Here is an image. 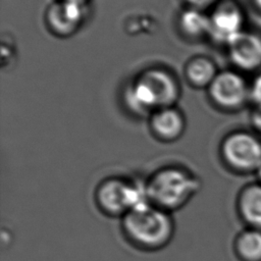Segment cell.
I'll use <instances>...</instances> for the list:
<instances>
[{
    "instance_id": "obj_3",
    "label": "cell",
    "mask_w": 261,
    "mask_h": 261,
    "mask_svg": "<svg viewBox=\"0 0 261 261\" xmlns=\"http://www.w3.org/2000/svg\"><path fill=\"white\" fill-rule=\"evenodd\" d=\"M180 95L175 76L160 67L145 69L128 84L124 102L136 114H151L161 108L174 106Z\"/></svg>"
},
{
    "instance_id": "obj_16",
    "label": "cell",
    "mask_w": 261,
    "mask_h": 261,
    "mask_svg": "<svg viewBox=\"0 0 261 261\" xmlns=\"http://www.w3.org/2000/svg\"><path fill=\"white\" fill-rule=\"evenodd\" d=\"M250 125L255 134H261V108L253 106L249 115Z\"/></svg>"
},
{
    "instance_id": "obj_8",
    "label": "cell",
    "mask_w": 261,
    "mask_h": 261,
    "mask_svg": "<svg viewBox=\"0 0 261 261\" xmlns=\"http://www.w3.org/2000/svg\"><path fill=\"white\" fill-rule=\"evenodd\" d=\"M87 17V4L56 0L46 11L45 20L52 34L61 38L72 36Z\"/></svg>"
},
{
    "instance_id": "obj_11",
    "label": "cell",
    "mask_w": 261,
    "mask_h": 261,
    "mask_svg": "<svg viewBox=\"0 0 261 261\" xmlns=\"http://www.w3.org/2000/svg\"><path fill=\"white\" fill-rule=\"evenodd\" d=\"M238 211L252 228L261 229V184H250L242 189L238 197Z\"/></svg>"
},
{
    "instance_id": "obj_14",
    "label": "cell",
    "mask_w": 261,
    "mask_h": 261,
    "mask_svg": "<svg viewBox=\"0 0 261 261\" xmlns=\"http://www.w3.org/2000/svg\"><path fill=\"white\" fill-rule=\"evenodd\" d=\"M233 249L242 261H261V229L250 227L241 231L234 240Z\"/></svg>"
},
{
    "instance_id": "obj_15",
    "label": "cell",
    "mask_w": 261,
    "mask_h": 261,
    "mask_svg": "<svg viewBox=\"0 0 261 261\" xmlns=\"http://www.w3.org/2000/svg\"><path fill=\"white\" fill-rule=\"evenodd\" d=\"M251 101L253 106L261 108V71L254 77L251 84Z\"/></svg>"
},
{
    "instance_id": "obj_17",
    "label": "cell",
    "mask_w": 261,
    "mask_h": 261,
    "mask_svg": "<svg viewBox=\"0 0 261 261\" xmlns=\"http://www.w3.org/2000/svg\"><path fill=\"white\" fill-rule=\"evenodd\" d=\"M189 7L196 8L199 10L212 8L219 0H184Z\"/></svg>"
},
{
    "instance_id": "obj_2",
    "label": "cell",
    "mask_w": 261,
    "mask_h": 261,
    "mask_svg": "<svg viewBox=\"0 0 261 261\" xmlns=\"http://www.w3.org/2000/svg\"><path fill=\"white\" fill-rule=\"evenodd\" d=\"M147 201L169 213H173L190 203L200 191L202 182L191 170L167 165L152 172L145 180Z\"/></svg>"
},
{
    "instance_id": "obj_20",
    "label": "cell",
    "mask_w": 261,
    "mask_h": 261,
    "mask_svg": "<svg viewBox=\"0 0 261 261\" xmlns=\"http://www.w3.org/2000/svg\"><path fill=\"white\" fill-rule=\"evenodd\" d=\"M65 1H73V2H79V3H84V4H87L89 0H65Z\"/></svg>"
},
{
    "instance_id": "obj_10",
    "label": "cell",
    "mask_w": 261,
    "mask_h": 261,
    "mask_svg": "<svg viewBox=\"0 0 261 261\" xmlns=\"http://www.w3.org/2000/svg\"><path fill=\"white\" fill-rule=\"evenodd\" d=\"M150 128L156 138L164 142H172L181 137L186 128V120L175 106L154 111L150 116Z\"/></svg>"
},
{
    "instance_id": "obj_9",
    "label": "cell",
    "mask_w": 261,
    "mask_h": 261,
    "mask_svg": "<svg viewBox=\"0 0 261 261\" xmlns=\"http://www.w3.org/2000/svg\"><path fill=\"white\" fill-rule=\"evenodd\" d=\"M226 47L229 60L239 70L250 72L261 68V35L245 30Z\"/></svg>"
},
{
    "instance_id": "obj_7",
    "label": "cell",
    "mask_w": 261,
    "mask_h": 261,
    "mask_svg": "<svg viewBox=\"0 0 261 261\" xmlns=\"http://www.w3.org/2000/svg\"><path fill=\"white\" fill-rule=\"evenodd\" d=\"M209 15V37L227 45L237 35L245 31V12L237 0H219Z\"/></svg>"
},
{
    "instance_id": "obj_18",
    "label": "cell",
    "mask_w": 261,
    "mask_h": 261,
    "mask_svg": "<svg viewBox=\"0 0 261 261\" xmlns=\"http://www.w3.org/2000/svg\"><path fill=\"white\" fill-rule=\"evenodd\" d=\"M251 2L253 3V5L259 9L261 11V0H251Z\"/></svg>"
},
{
    "instance_id": "obj_5",
    "label": "cell",
    "mask_w": 261,
    "mask_h": 261,
    "mask_svg": "<svg viewBox=\"0 0 261 261\" xmlns=\"http://www.w3.org/2000/svg\"><path fill=\"white\" fill-rule=\"evenodd\" d=\"M219 153L224 164L234 172H256L261 164V139L248 130H234L221 141Z\"/></svg>"
},
{
    "instance_id": "obj_13",
    "label": "cell",
    "mask_w": 261,
    "mask_h": 261,
    "mask_svg": "<svg viewBox=\"0 0 261 261\" xmlns=\"http://www.w3.org/2000/svg\"><path fill=\"white\" fill-rule=\"evenodd\" d=\"M178 27L180 32L191 39L209 37V15L203 10L188 7L178 16Z\"/></svg>"
},
{
    "instance_id": "obj_4",
    "label": "cell",
    "mask_w": 261,
    "mask_h": 261,
    "mask_svg": "<svg viewBox=\"0 0 261 261\" xmlns=\"http://www.w3.org/2000/svg\"><path fill=\"white\" fill-rule=\"evenodd\" d=\"M93 200L101 214L119 220L139 205L148 202L144 181L117 175L102 179L95 188Z\"/></svg>"
},
{
    "instance_id": "obj_19",
    "label": "cell",
    "mask_w": 261,
    "mask_h": 261,
    "mask_svg": "<svg viewBox=\"0 0 261 261\" xmlns=\"http://www.w3.org/2000/svg\"><path fill=\"white\" fill-rule=\"evenodd\" d=\"M256 175H257V177H258V179H259V182L261 184V164H260V166L258 167V169L256 170Z\"/></svg>"
},
{
    "instance_id": "obj_12",
    "label": "cell",
    "mask_w": 261,
    "mask_h": 261,
    "mask_svg": "<svg viewBox=\"0 0 261 261\" xmlns=\"http://www.w3.org/2000/svg\"><path fill=\"white\" fill-rule=\"evenodd\" d=\"M218 72L215 62L203 55L191 58L185 65V76L196 88L208 89Z\"/></svg>"
},
{
    "instance_id": "obj_6",
    "label": "cell",
    "mask_w": 261,
    "mask_h": 261,
    "mask_svg": "<svg viewBox=\"0 0 261 261\" xmlns=\"http://www.w3.org/2000/svg\"><path fill=\"white\" fill-rule=\"evenodd\" d=\"M207 90L211 101L224 110H239L251 100V85L236 70L219 71Z\"/></svg>"
},
{
    "instance_id": "obj_1",
    "label": "cell",
    "mask_w": 261,
    "mask_h": 261,
    "mask_svg": "<svg viewBox=\"0 0 261 261\" xmlns=\"http://www.w3.org/2000/svg\"><path fill=\"white\" fill-rule=\"evenodd\" d=\"M123 239L141 252H157L170 244L175 232L172 213L145 202L120 219Z\"/></svg>"
}]
</instances>
